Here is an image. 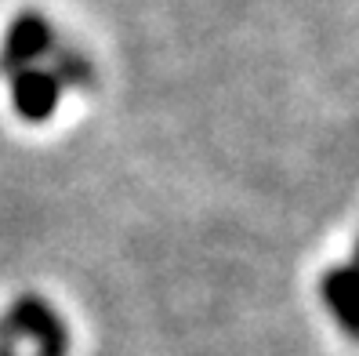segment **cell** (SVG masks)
Wrapping results in <instances>:
<instances>
[{
	"label": "cell",
	"instance_id": "7a4b0ae2",
	"mask_svg": "<svg viewBox=\"0 0 359 356\" xmlns=\"http://www.w3.org/2000/svg\"><path fill=\"white\" fill-rule=\"evenodd\" d=\"M55 48V37L51 26L44 22L40 15H18L8 37H4V48H0V73L15 77L18 70H29L36 58H44Z\"/></svg>",
	"mask_w": 359,
	"mask_h": 356
},
{
	"label": "cell",
	"instance_id": "6da1fadb",
	"mask_svg": "<svg viewBox=\"0 0 359 356\" xmlns=\"http://www.w3.org/2000/svg\"><path fill=\"white\" fill-rule=\"evenodd\" d=\"M66 327L40 298H18L0 317V356H66Z\"/></svg>",
	"mask_w": 359,
	"mask_h": 356
},
{
	"label": "cell",
	"instance_id": "8992f818",
	"mask_svg": "<svg viewBox=\"0 0 359 356\" xmlns=\"http://www.w3.org/2000/svg\"><path fill=\"white\" fill-rule=\"evenodd\" d=\"M355 269H359V247H355Z\"/></svg>",
	"mask_w": 359,
	"mask_h": 356
},
{
	"label": "cell",
	"instance_id": "5b68a950",
	"mask_svg": "<svg viewBox=\"0 0 359 356\" xmlns=\"http://www.w3.org/2000/svg\"><path fill=\"white\" fill-rule=\"evenodd\" d=\"M51 58H55V70H51V77L62 84V88H91V62L83 58L80 51H73V48H51L48 51Z\"/></svg>",
	"mask_w": 359,
	"mask_h": 356
},
{
	"label": "cell",
	"instance_id": "3957f363",
	"mask_svg": "<svg viewBox=\"0 0 359 356\" xmlns=\"http://www.w3.org/2000/svg\"><path fill=\"white\" fill-rule=\"evenodd\" d=\"M58 98H62V84L51 77V70L29 66V70H18L11 77V106L29 124L48 120L58 106Z\"/></svg>",
	"mask_w": 359,
	"mask_h": 356
},
{
	"label": "cell",
	"instance_id": "277c9868",
	"mask_svg": "<svg viewBox=\"0 0 359 356\" xmlns=\"http://www.w3.org/2000/svg\"><path fill=\"white\" fill-rule=\"evenodd\" d=\"M323 302L330 317L337 320V327L359 342V269L355 265H334L323 277Z\"/></svg>",
	"mask_w": 359,
	"mask_h": 356
}]
</instances>
